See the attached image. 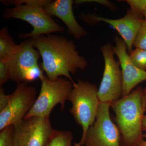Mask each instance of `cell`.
Segmentation results:
<instances>
[{"mask_svg":"<svg viewBox=\"0 0 146 146\" xmlns=\"http://www.w3.org/2000/svg\"><path fill=\"white\" fill-rule=\"evenodd\" d=\"M110 103H100L94 124L87 131L82 145L121 146V134L110 115Z\"/></svg>","mask_w":146,"mask_h":146,"instance_id":"obj_7","label":"cell"},{"mask_svg":"<svg viewBox=\"0 0 146 146\" xmlns=\"http://www.w3.org/2000/svg\"><path fill=\"white\" fill-rule=\"evenodd\" d=\"M74 3L72 0L50 1L43 8L48 15L57 17L64 23L69 35L80 39L86 36L87 33L76 20L73 10Z\"/></svg>","mask_w":146,"mask_h":146,"instance_id":"obj_13","label":"cell"},{"mask_svg":"<svg viewBox=\"0 0 146 146\" xmlns=\"http://www.w3.org/2000/svg\"><path fill=\"white\" fill-rule=\"evenodd\" d=\"M143 90L138 86L127 96L111 103L123 146H137L144 139L143 122L145 111Z\"/></svg>","mask_w":146,"mask_h":146,"instance_id":"obj_2","label":"cell"},{"mask_svg":"<svg viewBox=\"0 0 146 146\" xmlns=\"http://www.w3.org/2000/svg\"><path fill=\"white\" fill-rule=\"evenodd\" d=\"M86 3H95L99 4L108 7L112 11L116 10L117 9V7L115 4L107 0H76L74 1V3L77 5H80Z\"/></svg>","mask_w":146,"mask_h":146,"instance_id":"obj_21","label":"cell"},{"mask_svg":"<svg viewBox=\"0 0 146 146\" xmlns=\"http://www.w3.org/2000/svg\"><path fill=\"white\" fill-rule=\"evenodd\" d=\"M40 80L42 85L39 96L25 119L33 117H49L52 110L58 104H60L61 110H64L74 83L62 77L50 80L45 76Z\"/></svg>","mask_w":146,"mask_h":146,"instance_id":"obj_5","label":"cell"},{"mask_svg":"<svg viewBox=\"0 0 146 146\" xmlns=\"http://www.w3.org/2000/svg\"><path fill=\"white\" fill-rule=\"evenodd\" d=\"M79 18L88 25H93L100 22H104L115 29L125 42L128 52L133 50V42L144 20L130 8L127 11L123 17L117 19H110L94 14H80Z\"/></svg>","mask_w":146,"mask_h":146,"instance_id":"obj_10","label":"cell"},{"mask_svg":"<svg viewBox=\"0 0 146 146\" xmlns=\"http://www.w3.org/2000/svg\"><path fill=\"white\" fill-rule=\"evenodd\" d=\"M1 1L5 5L9 4L14 6L13 8L5 11L3 15L5 19L22 20L33 27V30L31 32L19 34L21 39L33 38L65 31L64 28L56 23L44 10L43 7L50 0H9Z\"/></svg>","mask_w":146,"mask_h":146,"instance_id":"obj_3","label":"cell"},{"mask_svg":"<svg viewBox=\"0 0 146 146\" xmlns=\"http://www.w3.org/2000/svg\"><path fill=\"white\" fill-rule=\"evenodd\" d=\"M10 79V70L8 59L0 60V87Z\"/></svg>","mask_w":146,"mask_h":146,"instance_id":"obj_20","label":"cell"},{"mask_svg":"<svg viewBox=\"0 0 146 146\" xmlns=\"http://www.w3.org/2000/svg\"><path fill=\"white\" fill-rule=\"evenodd\" d=\"M114 42L113 51L119 59L122 74V98L130 94L139 84L146 81V71L141 70L133 64L129 57L127 45L121 38L115 35Z\"/></svg>","mask_w":146,"mask_h":146,"instance_id":"obj_11","label":"cell"},{"mask_svg":"<svg viewBox=\"0 0 146 146\" xmlns=\"http://www.w3.org/2000/svg\"><path fill=\"white\" fill-rule=\"evenodd\" d=\"M131 60L137 68L146 71V50L136 48L129 54Z\"/></svg>","mask_w":146,"mask_h":146,"instance_id":"obj_16","label":"cell"},{"mask_svg":"<svg viewBox=\"0 0 146 146\" xmlns=\"http://www.w3.org/2000/svg\"><path fill=\"white\" fill-rule=\"evenodd\" d=\"M130 9L138 16L146 21V0H126Z\"/></svg>","mask_w":146,"mask_h":146,"instance_id":"obj_17","label":"cell"},{"mask_svg":"<svg viewBox=\"0 0 146 146\" xmlns=\"http://www.w3.org/2000/svg\"><path fill=\"white\" fill-rule=\"evenodd\" d=\"M133 46L146 50V21H144L136 35Z\"/></svg>","mask_w":146,"mask_h":146,"instance_id":"obj_18","label":"cell"},{"mask_svg":"<svg viewBox=\"0 0 146 146\" xmlns=\"http://www.w3.org/2000/svg\"><path fill=\"white\" fill-rule=\"evenodd\" d=\"M144 137L146 138L145 140L143 139V141H141L137 146H146V136L144 135Z\"/></svg>","mask_w":146,"mask_h":146,"instance_id":"obj_25","label":"cell"},{"mask_svg":"<svg viewBox=\"0 0 146 146\" xmlns=\"http://www.w3.org/2000/svg\"><path fill=\"white\" fill-rule=\"evenodd\" d=\"M10 95L5 94V91L2 87H0V111H2L8 104Z\"/></svg>","mask_w":146,"mask_h":146,"instance_id":"obj_22","label":"cell"},{"mask_svg":"<svg viewBox=\"0 0 146 146\" xmlns=\"http://www.w3.org/2000/svg\"><path fill=\"white\" fill-rule=\"evenodd\" d=\"M40 53L33 45L32 39L29 38L18 44L16 52L8 59L10 79L18 84L23 82L26 72L38 65Z\"/></svg>","mask_w":146,"mask_h":146,"instance_id":"obj_12","label":"cell"},{"mask_svg":"<svg viewBox=\"0 0 146 146\" xmlns=\"http://www.w3.org/2000/svg\"><path fill=\"white\" fill-rule=\"evenodd\" d=\"M144 106H145V111L146 113V87L143 90Z\"/></svg>","mask_w":146,"mask_h":146,"instance_id":"obj_23","label":"cell"},{"mask_svg":"<svg viewBox=\"0 0 146 146\" xmlns=\"http://www.w3.org/2000/svg\"><path fill=\"white\" fill-rule=\"evenodd\" d=\"M31 39L42 57L40 67L50 80L65 76L74 82L70 74L87 68L88 61L80 54L73 40L51 34Z\"/></svg>","mask_w":146,"mask_h":146,"instance_id":"obj_1","label":"cell"},{"mask_svg":"<svg viewBox=\"0 0 146 146\" xmlns=\"http://www.w3.org/2000/svg\"><path fill=\"white\" fill-rule=\"evenodd\" d=\"M18 44L13 41L7 27L0 31V60L9 59L16 51Z\"/></svg>","mask_w":146,"mask_h":146,"instance_id":"obj_14","label":"cell"},{"mask_svg":"<svg viewBox=\"0 0 146 146\" xmlns=\"http://www.w3.org/2000/svg\"><path fill=\"white\" fill-rule=\"evenodd\" d=\"M13 125L5 128L0 132V146H13Z\"/></svg>","mask_w":146,"mask_h":146,"instance_id":"obj_19","label":"cell"},{"mask_svg":"<svg viewBox=\"0 0 146 146\" xmlns=\"http://www.w3.org/2000/svg\"><path fill=\"white\" fill-rule=\"evenodd\" d=\"M36 89L27 82L18 84L10 95L8 104L0 111V131L21 122L31 109L36 99Z\"/></svg>","mask_w":146,"mask_h":146,"instance_id":"obj_8","label":"cell"},{"mask_svg":"<svg viewBox=\"0 0 146 146\" xmlns=\"http://www.w3.org/2000/svg\"></svg>","mask_w":146,"mask_h":146,"instance_id":"obj_26","label":"cell"},{"mask_svg":"<svg viewBox=\"0 0 146 146\" xmlns=\"http://www.w3.org/2000/svg\"><path fill=\"white\" fill-rule=\"evenodd\" d=\"M143 131H145L146 132V115H145L144 117L143 120ZM144 135L146 136V134H144Z\"/></svg>","mask_w":146,"mask_h":146,"instance_id":"obj_24","label":"cell"},{"mask_svg":"<svg viewBox=\"0 0 146 146\" xmlns=\"http://www.w3.org/2000/svg\"><path fill=\"white\" fill-rule=\"evenodd\" d=\"M73 137L70 131L54 130L46 146H72Z\"/></svg>","mask_w":146,"mask_h":146,"instance_id":"obj_15","label":"cell"},{"mask_svg":"<svg viewBox=\"0 0 146 146\" xmlns=\"http://www.w3.org/2000/svg\"><path fill=\"white\" fill-rule=\"evenodd\" d=\"M104 59V69L98 94L101 103H110L122 98V74L119 63L115 60L113 46L109 43L100 47Z\"/></svg>","mask_w":146,"mask_h":146,"instance_id":"obj_6","label":"cell"},{"mask_svg":"<svg viewBox=\"0 0 146 146\" xmlns=\"http://www.w3.org/2000/svg\"><path fill=\"white\" fill-rule=\"evenodd\" d=\"M54 130L49 117L24 119L13 126V146H46Z\"/></svg>","mask_w":146,"mask_h":146,"instance_id":"obj_9","label":"cell"},{"mask_svg":"<svg viewBox=\"0 0 146 146\" xmlns=\"http://www.w3.org/2000/svg\"><path fill=\"white\" fill-rule=\"evenodd\" d=\"M98 89L95 84L79 79L73 83L68 100L72 103L70 112L76 123L81 126L82 136L74 146L82 145L87 131L96 121L100 102L98 96Z\"/></svg>","mask_w":146,"mask_h":146,"instance_id":"obj_4","label":"cell"}]
</instances>
